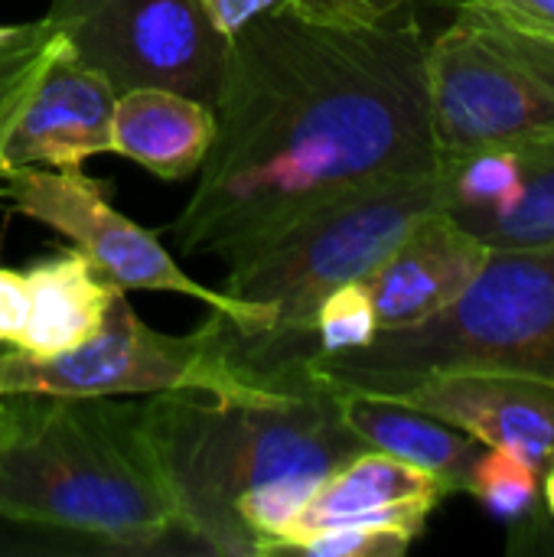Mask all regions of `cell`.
I'll use <instances>...</instances> for the list:
<instances>
[{
	"mask_svg": "<svg viewBox=\"0 0 554 557\" xmlns=\"http://www.w3.org/2000/svg\"><path fill=\"white\" fill-rule=\"evenodd\" d=\"M389 398L431 411L483 447L513 454L539 473L552 463L554 382L503 369H454L418 379Z\"/></svg>",
	"mask_w": 554,
	"mask_h": 557,
	"instance_id": "10",
	"label": "cell"
},
{
	"mask_svg": "<svg viewBox=\"0 0 554 557\" xmlns=\"http://www.w3.org/2000/svg\"><path fill=\"white\" fill-rule=\"evenodd\" d=\"M59 46H62V36L52 29L46 16L33 23H20L13 39L0 46V137Z\"/></svg>",
	"mask_w": 554,
	"mask_h": 557,
	"instance_id": "19",
	"label": "cell"
},
{
	"mask_svg": "<svg viewBox=\"0 0 554 557\" xmlns=\"http://www.w3.org/2000/svg\"><path fill=\"white\" fill-rule=\"evenodd\" d=\"M29 320L26 271L0 268V349H16Z\"/></svg>",
	"mask_w": 554,
	"mask_h": 557,
	"instance_id": "23",
	"label": "cell"
},
{
	"mask_svg": "<svg viewBox=\"0 0 554 557\" xmlns=\"http://www.w3.org/2000/svg\"><path fill=\"white\" fill-rule=\"evenodd\" d=\"M29 281V320L20 346L29 359H49L88 343L111 300L121 294L118 284L101 277L82 251H59L36 261L26 271Z\"/></svg>",
	"mask_w": 554,
	"mask_h": 557,
	"instance_id": "16",
	"label": "cell"
},
{
	"mask_svg": "<svg viewBox=\"0 0 554 557\" xmlns=\"http://www.w3.org/2000/svg\"><path fill=\"white\" fill-rule=\"evenodd\" d=\"M46 20L114 91L170 88L209 108L222 95L232 39L202 0H52Z\"/></svg>",
	"mask_w": 554,
	"mask_h": 557,
	"instance_id": "8",
	"label": "cell"
},
{
	"mask_svg": "<svg viewBox=\"0 0 554 557\" xmlns=\"http://www.w3.org/2000/svg\"><path fill=\"white\" fill-rule=\"evenodd\" d=\"M431 131L441 160L554 137V36L457 0L428 39Z\"/></svg>",
	"mask_w": 554,
	"mask_h": 557,
	"instance_id": "6",
	"label": "cell"
},
{
	"mask_svg": "<svg viewBox=\"0 0 554 557\" xmlns=\"http://www.w3.org/2000/svg\"><path fill=\"white\" fill-rule=\"evenodd\" d=\"M376 333H379V317L372 297L362 281H349L320 300L310 326V352H313L310 359L359 349Z\"/></svg>",
	"mask_w": 554,
	"mask_h": 557,
	"instance_id": "20",
	"label": "cell"
},
{
	"mask_svg": "<svg viewBox=\"0 0 554 557\" xmlns=\"http://www.w3.org/2000/svg\"><path fill=\"white\" fill-rule=\"evenodd\" d=\"M3 199L13 202L26 219L59 232L82 251L91 268L118 284L121 290H167L206 304L209 310L232 320L245 336L264 333L271 313L264 307L242 304L225 290H212L193 281L167 245L108 199L101 180L85 176L82 170H46L26 166L3 176Z\"/></svg>",
	"mask_w": 554,
	"mask_h": 557,
	"instance_id": "9",
	"label": "cell"
},
{
	"mask_svg": "<svg viewBox=\"0 0 554 557\" xmlns=\"http://www.w3.org/2000/svg\"><path fill=\"white\" fill-rule=\"evenodd\" d=\"M114 98L118 91L62 42L0 137L3 176L26 166L82 170L111 150Z\"/></svg>",
	"mask_w": 554,
	"mask_h": 557,
	"instance_id": "11",
	"label": "cell"
},
{
	"mask_svg": "<svg viewBox=\"0 0 554 557\" xmlns=\"http://www.w3.org/2000/svg\"><path fill=\"white\" fill-rule=\"evenodd\" d=\"M340 414L366 450L389 454L431 473L447 496L470 490L473 467L487 450L477 437L441 421L438 414L389 395L340 392Z\"/></svg>",
	"mask_w": 554,
	"mask_h": 557,
	"instance_id": "14",
	"label": "cell"
},
{
	"mask_svg": "<svg viewBox=\"0 0 554 557\" xmlns=\"http://www.w3.org/2000/svg\"><path fill=\"white\" fill-rule=\"evenodd\" d=\"M212 114L199 183L170 225L186 255L225 258L330 196L441 166L411 20L336 26L274 7L232 36Z\"/></svg>",
	"mask_w": 554,
	"mask_h": 557,
	"instance_id": "1",
	"label": "cell"
},
{
	"mask_svg": "<svg viewBox=\"0 0 554 557\" xmlns=\"http://www.w3.org/2000/svg\"><path fill=\"white\" fill-rule=\"evenodd\" d=\"M0 519L118 548H157L180 532L140 434V405L0 398Z\"/></svg>",
	"mask_w": 554,
	"mask_h": 557,
	"instance_id": "3",
	"label": "cell"
},
{
	"mask_svg": "<svg viewBox=\"0 0 554 557\" xmlns=\"http://www.w3.org/2000/svg\"><path fill=\"white\" fill-rule=\"evenodd\" d=\"M281 7L297 16L336 26H376L389 23L411 7V0H284Z\"/></svg>",
	"mask_w": 554,
	"mask_h": 557,
	"instance_id": "22",
	"label": "cell"
},
{
	"mask_svg": "<svg viewBox=\"0 0 554 557\" xmlns=\"http://www.w3.org/2000/svg\"><path fill=\"white\" fill-rule=\"evenodd\" d=\"M216 137L206 101L170 88L118 91L111 114V150L160 180L196 176Z\"/></svg>",
	"mask_w": 554,
	"mask_h": 557,
	"instance_id": "15",
	"label": "cell"
},
{
	"mask_svg": "<svg viewBox=\"0 0 554 557\" xmlns=\"http://www.w3.org/2000/svg\"><path fill=\"white\" fill-rule=\"evenodd\" d=\"M340 392L395 395L454 369H503L554 382V245L490 248L473 284L411 326L379 330L366 346L310 359Z\"/></svg>",
	"mask_w": 554,
	"mask_h": 557,
	"instance_id": "5",
	"label": "cell"
},
{
	"mask_svg": "<svg viewBox=\"0 0 554 557\" xmlns=\"http://www.w3.org/2000/svg\"><path fill=\"white\" fill-rule=\"evenodd\" d=\"M522 180L516 199L496 215L467 228L487 248L554 245V137L519 147Z\"/></svg>",
	"mask_w": 554,
	"mask_h": 557,
	"instance_id": "17",
	"label": "cell"
},
{
	"mask_svg": "<svg viewBox=\"0 0 554 557\" xmlns=\"http://www.w3.org/2000/svg\"><path fill=\"white\" fill-rule=\"evenodd\" d=\"M490 248L447 212L415 222L405 238L362 277L379 330L411 326L454 304L480 274Z\"/></svg>",
	"mask_w": 554,
	"mask_h": 557,
	"instance_id": "12",
	"label": "cell"
},
{
	"mask_svg": "<svg viewBox=\"0 0 554 557\" xmlns=\"http://www.w3.org/2000/svg\"><path fill=\"white\" fill-rule=\"evenodd\" d=\"M542 496H545V509L554 516V457L549 470L542 473Z\"/></svg>",
	"mask_w": 554,
	"mask_h": 557,
	"instance_id": "26",
	"label": "cell"
},
{
	"mask_svg": "<svg viewBox=\"0 0 554 557\" xmlns=\"http://www.w3.org/2000/svg\"><path fill=\"white\" fill-rule=\"evenodd\" d=\"M411 545V535L389 525H336L300 539L291 552L310 557H402Z\"/></svg>",
	"mask_w": 554,
	"mask_h": 557,
	"instance_id": "21",
	"label": "cell"
},
{
	"mask_svg": "<svg viewBox=\"0 0 554 557\" xmlns=\"http://www.w3.org/2000/svg\"><path fill=\"white\" fill-rule=\"evenodd\" d=\"M140 434L180 532L225 557H255L238 522L245 493L284 480L320 483L366 450L340 414V392L313 372L251 395H147Z\"/></svg>",
	"mask_w": 554,
	"mask_h": 557,
	"instance_id": "2",
	"label": "cell"
},
{
	"mask_svg": "<svg viewBox=\"0 0 554 557\" xmlns=\"http://www.w3.org/2000/svg\"><path fill=\"white\" fill-rule=\"evenodd\" d=\"M202 3H206V13L212 16V23L219 26V33H225L232 39L235 33H242L248 23L271 13L274 7H281L284 0H202Z\"/></svg>",
	"mask_w": 554,
	"mask_h": 557,
	"instance_id": "24",
	"label": "cell"
},
{
	"mask_svg": "<svg viewBox=\"0 0 554 557\" xmlns=\"http://www.w3.org/2000/svg\"><path fill=\"white\" fill-rule=\"evenodd\" d=\"M487 10H496L516 23H526L532 29L552 33L554 36V0H470Z\"/></svg>",
	"mask_w": 554,
	"mask_h": 557,
	"instance_id": "25",
	"label": "cell"
},
{
	"mask_svg": "<svg viewBox=\"0 0 554 557\" xmlns=\"http://www.w3.org/2000/svg\"><path fill=\"white\" fill-rule=\"evenodd\" d=\"M229 317L209 310L206 323L189 336H170L140 320L121 290L101 330L59 356L29 359L0 349V398L56 395V398H137L160 392H216L251 395L281 385L255 379L229 346ZM294 385V382H291Z\"/></svg>",
	"mask_w": 554,
	"mask_h": 557,
	"instance_id": "7",
	"label": "cell"
},
{
	"mask_svg": "<svg viewBox=\"0 0 554 557\" xmlns=\"http://www.w3.org/2000/svg\"><path fill=\"white\" fill-rule=\"evenodd\" d=\"M467 493L477 496L480 506L506 525H519L532 519L539 506H545L542 473L532 470L526 460L490 447L480 454Z\"/></svg>",
	"mask_w": 554,
	"mask_h": 557,
	"instance_id": "18",
	"label": "cell"
},
{
	"mask_svg": "<svg viewBox=\"0 0 554 557\" xmlns=\"http://www.w3.org/2000/svg\"><path fill=\"white\" fill-rule=\"evenodd\" d=\"M431 212H444L441 166L346 189L229 251L222 290L271 313L268 330L255 336L225 320L235 359L268 385L310 379V326L320 300L362 281Z\"/></svg>",
	"mask_w": 554,
	"mask_h": 557,
	"instance_id": "4",
	"label": "cell"
},
{
	"mask_svg": "<svg viewBox=\"0 0 554 557\" xmlns=\"http://www.w3.org/2000/svg\"><path fill=\"white\" fill-rule=\"evenodd\" d=\"M13 33H16V26H0V46H3V42H10V39H13Z\"/></svg>",
	"mask_w": 554,
	"mask_h": 557,
	"instance_id": "27",
	"label": "cell"
},
{
	"mask_svg": "<svg viewBox=\"0 0 554 557\" xmlns=\"http://www.w3.org/2000/svg\"><path fill=\"white\" fill-rule=\"evenodd\" d=\"M0 199H3V173H0Z\"/></svg>",
	"mask_w": 554,
	"mask_h": 557,
	"instance_id": "28",
	"label": "cell"
},
{
	"mask_svg": "<svg viewBox=\"0 0 554 557\" xmlns=\"http://www.w3.org/2000/svg\"><path fill=\"white\" fill-rule=\"evenodd\" d=\"M447 490L424 470L379 450H362L340 463L310 493L281 552L300 539L336 525H389L418 539Z\"/></svg>",
	"mask_w": 554,
	"mask_h": 557,
	"instance_id": "13",
	"label": "cell"
}]
</instances>
